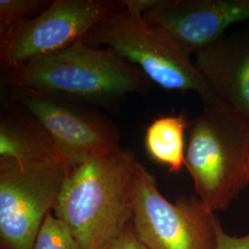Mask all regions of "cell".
<instances>
[{
	"mask_svg": "<svg viewBox=\"0 0 249 249\" xmlns=\"http://www.w3.org/2000/svg\"><path fill=\"white\" fill-rule=\"evenodd\" d=\"M3 72L6 85L28 87L89 108L115 107L151 85L138 67L115 50L83 40Z\"/></svg>",
	"mask_w": 249,
	"mask_h": 249,
	"instance_id": "6da1fadb",
	"label": "cell"
},
{
	"mask_svg": "<svg viewBox=\"0 0 249 249\" xmlns=\"http://www.w3.org/2000/svg\"><path fill=\"white\" fill-rule=\"evenodd\" d=\"M138 162L121 148L90 156L67 176L53 212L82 249H108L132 223Z\"/></svg>",
	"mask_w": 249,
	"mask_h": 249,
	"instance_id": "7a4b0ae2",
	"label": "cell"
},
{
	"mask_svg": "<svg viewBox=\"0 0 249 249\" xmlns=\"http://www.w3.org/2000/svg\"><path fill=\"white\" fill-rule=\"evenodd\" d=\"M249 120L219 98L188 122L185 166L197 196L223 212L249 186Z\"/></svg>",
	"mask_w": 249,
	"mask_h": 249,
	"instance_id": "3957f363",
	"label": "cell"
},
{
	"mask_svg": "<svg viewBox=\"0 0 249 249\" xmlns=\"http://www.w3.org/2000/svg\"><path fill=\"white\" fill-rule=\"evenodd\" d=\"M122 1L124 9L93 27L83 41L115 50L163 89L194 91L203 103L218 98L191 61L192 53L173 37L150 25L142 12L127 0Z\"/></svg>",
	"mask_w": 249,
	"mask_h": 249,
	"instance_id": "277c9868",
	"label": "cell"
},
{
	"mask_svg": "<svg viewBox=\"0 0 249 249\" xmlns=\"http://www.w3.org/2000/svg\"><path fill=\"white\" fill-rule=\"evenodd\" d=\"M132 206L134 231L148 249H217L223 225L215 213L198 196H181L170 202L141 162L134 173Z\"/></svg>",
	"mask_w": 249,
	"mask_h": 249,
	"instance_id": "5b68a950",
	"label": "cell"
},
{
	"mask_svg": "<svg viewBox=\"0 0 249 249\" xmlns=\"http://www.w3.org/2000/svg\"><path fill=\"white\" fill-rule=\"evenodd\" d=\"M123 1L54 0L44 12L0 38L2 71L74 45L98 23L124 9Z\"/></svg>",
	"mask_w": 249,
	"mask_h": 249,
	"instance_id": "8992f818",
	"label": "cell"
},
{
	"mask_svg": "<svg viewBox=\"0 0 249 249\" xmlns=\"http://www.w3.org/2000/svg\"><path fill=\"white\" fill-rule=\"evenodd\" d=\"M9 99L43 125L68 175L90 156L121 149L116 124L95 110L23 86L7 85Z\"/></svg>",
	"mask_w": 249,
	"mask_h": 249,
	"instance_id": "52a82bcc",
	"label": "cell"
},
{
	"mask_svg": "<svg viewBox=\"0 0 249 249\" xmlns=\"http://www.w3.org/2000/svg\"><path fill=\"white\" fill-rule=\"evenodd\" d=\"M68 173L47 163L0 160V237L5 249H33Z\"/></svg>",
	"mask_w": 249,
	"mask_h": 249,
	"instance_id": "ba28073f",
	"label": "cell"
},
{
	"mask_svg": "<svg viewBox=\"0 0 249 249\" xmlns=\"http://www.w3.org/2000/svg\"><path fill=\"white\" fill-rule=\"evenodd\" d=\"M142 17L196 53L228 27L249 21V0H149Z\"/></svg>",
	"mask_w": 249,
	"mask_h": 249,
	"instance_id": "9c48e42d",
	"label": "cell"
},
{
	"mask_svg": "<svg viewBox=\"0 0 249 249\" xmlns=\"http://www.w3.org/2000/svg\"><path fill=\"white\" fill-rule=\"evenodd\" d=\"M194 63L215 95L249 120V31L224 35Z\"/></svg>",
	"mask_w": 249,
	"mask_h": 249,
	"instance_id": "30bf717a",
	"label": "cell"
},
{
	"mask_svg": "<svg viewBox=\"0 0 249 249\" xmlns=\"http://www.w3.org/2000/svg\"><path fill=\"white\" fill-rule=\"evenodd\" d=\"M0 160L47 163L66 169L59 151L43 125L10 99L5 102L1 113Z\"/></svg>",
	"mask_w": 249,
	"mask_h": 249,
	"instance_id": "8fae6325",
	"label": "cell"
},
{
	"mask_svg": "<svg viewBox=\"0 0 249 249\" xmlns=\"http://www.w3.org/2000/svg\"><path fill=\"white\" fill-rule=\"evenodd\" d=\"M188 122L183 114L159 116L145 131L144 146L148 155L167 166L170 173H178L185 166V131Z\"/></svg>",
	"mask_w": 249,
	"mask_h": 249,
	"instance_id": "7c38bea8",
	"label": "cell"
},
{
	"mask_svg": "<svg viewBox=\"0 0 249 249\" xmlns=\"http://www.w3.org/2000/svg\"><path fill=\"white\" fill-rule=\"evenodd\" d=\"M33 249H82L68 224L50 213L42 224Z\"/></svg>",
	"mask_w": 249,
	"mask_h": 249,
	"instance_id": "4fadbf2b",
	"label": "cell"
},
{
	"mask_svg": "<svg viewBox=\"0 0 249 249\" xmlns=\"http://www.w3.org/2000/svg\"><path fill=\"white\" fill-rule=\"evenodd\" d=\"M51 2L47 0H0V38L18 23L44 12Z\"/></svg>",
	"mask_w": 249,
	"mask_h": 249,
	"instance_id": "5bb4252c",
	"label": "cell"
},
{
	"mask_svg": "<svg viewBox=\"0 0 249 249\" xmlns=\"http://www.w3.org/2000/svg\"><path fill=\"white\" fill-rule=\"evenodd\" d=\"M216 249H249V231L242 236H232L225 232L222 226L218 232Z\"/></svg>",
	"mask_w": 249,
	"mask_h": 249,
	"instance_id": "9a60e30c",
	"label": "cell"
},
{
	"mask_svg": "<svg viewBox=\"0 0 249 249\" xmlns=\"http://www.w3.org/2000/svg\"><path fill=\"white\" fill-rule=\"evenodd\" d=\"M107 249H149L139 239L130 224L123 234Z\"/></svg>",
	"mask_w": 249,
	"mask_h": 249,
	"instance_id": "2e32d148",
	"label": "cell"
},
{
	"mask_svg": "<svg viewBox=\"0 0 249 249\" xmlns=\"http://www.w3.org/2000/svg\"><path fill=\"white\" fill-rule=\"evenodd\" d=\"M247 169H248V176H249V155H248V167H247Z\"/></svg>",
	"mask_w": 249,
	"mask_h": 249,
	"instance_id": "e0dca14e",
	"label": "cell"
}]
</instances>
